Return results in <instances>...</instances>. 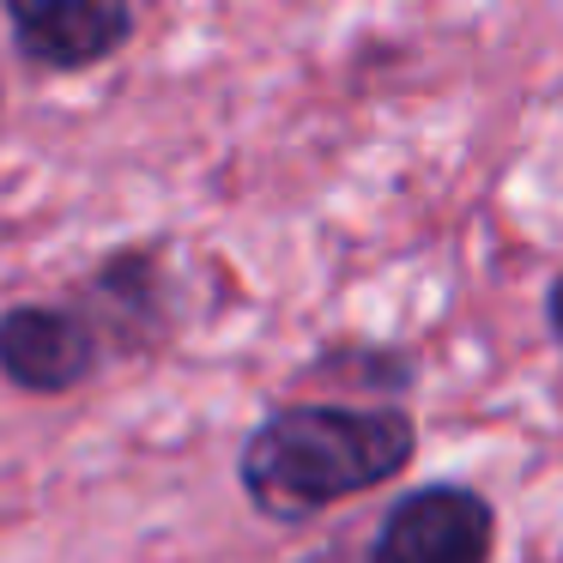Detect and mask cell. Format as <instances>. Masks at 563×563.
I'll return each mask as SVG.
<instances>
[{
  "instance_id": "1",
  "label": "cell",
  "mask_w": 563,
  "mask_h": 563,
  "mask_svg": "<svg viewBox=\"0 0 563 563\" xmlns=\"http://www.w3.org/2000/svg\"><path fill=\"white\" fill-rule=\"evenodd\" d=\"M418 430L394 406H285L243 442V490L273 521H309L412 466Z\"/></svg>"
},
{
  "instance_id": "4",
  "label": "cell",
  "mask_w": 563,
  "mask_h": 563,
  "mask_svg": "<svg viewBox=\"0 0 563 563\" xmlns=\"http://www.w3.org/2000/svg\"><path fill=\"white\" fill-rule=\"evenodd\" d=\"M134 31L122 7L103 0H25L13 7V37L37 67H91L115 55Z\"/></svg>"
},
{
  "instance_id": "5",
  "label": "cell",
  "mask_w": 563,
  "mask_h": 563,
  "mask_svg": "<svg viewBox=\"0 0 563 563\" xmlns=\"http://www.w3.org/2000/svg\"><path fill=\"white\" fill-rule=\"evenodd\" d=\"M545 316H551V333L563 340V273H558V285H551V297H545Z\"/></svg>"
},
{
  "instance_id": "3",
  "label": "cell",
  "mask_w": 563,
  "mask_h": 563,
  "mask_svg": "<svg viewBox=\"0 0 563 563\" xmlns=\"http://www.w3.org/2000/svg\"><path fill=\"white\" fill-rule=\"evenodd\" d=\"M98 340L79 316L49 303H19L0 316V376L25 394H67L91 376Z\"/></svg>"
},
{
  "instance_id": "2",
  "label": "cell",
  "mask_w": 563,
  "mask_h": 563,
  "mask_svg": "<svg viewBox=\"0 0 563 563\" xmlns=\"http://www.w3.org/2000/svg\"><path fill=\"white\" fill-rule=\"evenodd\" d=\"M497 515L473 485H424L400 497L364 563H490Z\"/></svg>"
}]
</instances>
